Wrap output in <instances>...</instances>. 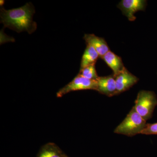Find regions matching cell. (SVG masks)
Returning <instances> with one entry per match:
<instances>
[{
  "label": "cell",
  "mask_w": 157,
  "mask_h": 157,
  "mask_svg": "<svg viewBox=\"0 0 157 157\" xmlns=\"http://www.w3.org/2000/svg\"><path fill=\"white\" fill-rule=\"evenodd\" d=\"M146 5L145 0H122L119 3L117 7L130 21H132L136 19L135 13L138 11H144Z\"/></svg>",
  "instance_id": "obj_5"
},
{
  "label": "cell",
  "mask_w": 157,
  "mask_h": 157,
  "mask_svg": "<svg viewBox=\"0 0 157 157\" xmlns=\"http://www.w3.org/2000/svg\"><path fill=\"white\" fill-rule=\"evenodd\" d=\"M102 59L113 70L114 76L119 74L125 68L120 57L111 51L106 53Z\"/></svg>",
  "instance_id": "obj_9"
},
{
  "label": "cell",
  "mask_w": 157,
  "mask_h": 157,
  "mask_svg": "<svg viewBox=\"0 0 157 157\" xmlns=\"http://www.w3.org/2000/svg\"><path fill=\"white\" fill-rule=\"evenodd\" d=\"M97 80H90L79 74L72 81L62 88L56 94L57 98H61L68 93L75 91L91 90L97 91Z\"/></svg>",
  "instance_id": "obj_4"
},
{
  "label": "cell",
  "mask_w": 157,
  "mask_h": 157,
  "mask_svg": "<svg viewBox=\"0 0 157 157\" xmlns=\"http://www.w3.org/2000/svg\"><path fill=\"white\" fill-rule=\"evenodd\" d=\"M97 91L109 97L118 94L115 78L113 75L99 76L97 80Z\"/></svg>",
  "instance_id": "obj_7"
},
{
  "label": "cell",
  "mask_w": 157,
  "mask_h": 157,
  "mask_svg": "<svg viewBox=\"0 0 157 157\" xmlns=\"http://www.w3.org/2000/svg\"><path fill=\"white\" fill-rule=\"evenodd\" d=\"M146 124V121L136 111L134 107L125 118L116 128L114 133L132 137L141 134Z\"/></svg>",
  "instance_id": "obj_2"
},
{
  "label": "cell",
  "mask_w": 157,
  "mask_h": 157,
  "mask_svg": "<svg viewBox=\"0 0 157 157\" xmlns=\"http://www.w3.org/2000/svg\"><path fill=\"white\" fill-rule=\"evenodd\" d=\"M37 157H68L56 144L48 143L43 145Z\"/></svg>",
  "instance_id": "obj_10"
},
{
  "label": "cell",
  "mask_w": 157,
  "mask_h": 157,
  "mask_svg": "<svg viewBox=\"0 0 157 157\" xmlns=\"http://www.w3.org/2000/svg\"><path fill=\"white\" fill-rule=\"evenodd\" d=\"M35 13L33 5L28 3L25 6L17 9L6 10L1 9V22L4 27L17 33L27 32L32 34L36 30V23L33 20Z\"/></svg>",
  "instance_id": "obj_1"
},
{
  "label": "cell",
  "mask_w": 157,
  "mask_h": 157,
  "mask_svg": "<svg viewBox=\"0 0 157 157\" xmlns=\"http://www.w3.org/2000/svg\"><path fill=\"white\" fill-rule=\"evenodd\" d=\"M1 6H3V4L5 3V1H1Z\"/></svg>",
  "instance_id": "obj_14"
},
{
  "label": "cell",
  "mask_w": 157,
  "mask_h": 157,
  "mask_svg": "<svg viewBox=\"0 0 157 157\" xmlns=\"http://www.w3.org/2000/svg\"><path fill=\"white\" fill-rule=\"evenodd\" d=\"M99 57H100L99 54L94 47L86 44V48L82 58L80 69L90 65L95 64Z\"/></svg>",
  "instance_id": "obj_11"
},
{
  "label": "cell",
  "mask_w": 157,
  "mask_h": 157,
  "mask_svg": "<svg viewBox=\"0 0 157 157\" xmlns=\"http://www.w3.org/2000/svg\"><path fill=\"white\" fill-rule=\"evenodd\" d=\"M135 104L136 111L147 121L151 117L157 105L156 97L153 92L141 90L138 93Z\"/></svg>",
  "instance_id": "obj_3"
},
{
  "label": "cell",
  "mask_w": 157,
  "mask_h": 157,
  "mask_svg": "<svg viewBox=\"0 0 157 157\" xmlns=\"http://www.w3.org/2000/svg\"><path fill=\"white\" fill-rule=\"evenodd\" d=\"M141 134L145 135H157V123L147 124Z\"/></svg>",
  "instance_id": "obj_13"
},
{
  "label": "cell",
  "mask_w": 157,
  "mask_h": 157,
  "mask_svg": "<svg viewBox=\"0 0 157 157\" xmlns=\"http://www.w3.org/2000/svg\"><path fill=\"white\" fill-rule=\"evenodd\" d=\"M118 94L128 90L137 83L138 78L125 68L123 71L114 76Z\"/></svg>",
  "instance_id": "obj_6"
},
{
  "label": "cell",
  "mask_w": 157,
  "mask_h": 157,
  "mask_svg": "<svg viewBox=\"0 0 157 157\" xmlns=\"http://www.w3.org/2000/svg\"><path fill=\"white\" fill-rule=\"evenodd\" d=\"M83 39L86 44L94 47L101 58L110 51L107 42L103 38L97 36L94 34H85Z\"/></svg>",
  "instance_id": "obj_8"
},
{
  "label": "cell",
  "mask_w": 157,
  "mask_h": 157,
  "mask_svg": "<svg viewBox=\"0 0 157 157\" xmlns=\"http://www.w3.org/2000/svg\"><path fill=\"white\" fill-rule=\"evenodd\" d=\"M79 75L90 80H97L99 78L95 68V64L90 65L80 69Z\"/></svg>",
  "instance_id": "obj_12"
},
{
  "label": "cell",
  "mask_w": 157,
  "mask_h": 157,
  "mask_svg": "<svg viewBox=\"0 0 157 157\" xmlns=\"http://www.w3.org/2000/svg\"></svg>",
  "instance_id": "obj_15"
}]
</instances>
